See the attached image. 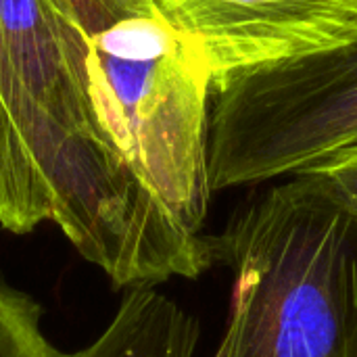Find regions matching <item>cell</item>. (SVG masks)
Here are the masks:
<instances>
[{
  "instance_id": "obj_1",
  "label": "cell",
  "mask_w": 357,
  "mask_h": 357,
  "mask_svg": "<svg viewBox=\"0 0 357 357\" xmlns=\"http://www.w3.org/2000/svg\"><path fill=\"white\" fill-rule=\"evenodd\" d=\"M209 247L232 272L213 357H357V207L318 174L249 199Z\"/></svg>"
},
{
  "instance_id": "obj_2",
  "label": "cell",
  "mask_w": 357,
  "mask_h": 357,
  "mask_svg": "<svg viewBox=\"0 0 357 357\" xmlns=\"http://www.w3.org/2000/svg\"><path fill=\"white\" fill-rule=\"evenodd\" d=\"M84 54L86 90L111 149L190 232L209 199L215 79L155 0H56Z\"/></svg>"
},
{
  "instance_id": "obj_3",
  "label": "cell",
  "mask_w": 357,
  "mask_h": 357,
  "mask_svg": "<svg viewBox=\"0 0 357 357\" xmlns=\"http://www.w3.org/2000/svg\"><path fill=\"white\" fill-rule=\"evenodd\" d=\"M357 146V38L213 88L211 192L305 174Z\"/></svg>"
},
{
  "instance_id": "obj_4",
  "label": "cell",
  "mask_w": 357,
  "mask_h": 357,
  "mask_svg": "<svg viewBox=\"0 0 357 357\" xmlns=\"http://www.w3.org/2000/svg\"><path fill=\"white\" fill-rule=\"evenodd\" d=\"M205 56L215 84L357 38V0H155Z\"/></svg>"
},
{
  "instance_id": "obj_5",
  "label": "cell",
  "mask_w": 357,
  "mask_h": 357,
  "mask_svg": "<svg viewBox=\"0 0 357 357\" xmlns=\"http://www.w3.org/2000/svg\"><path fill=\"white\" fill-rule=\"evenodd\" d=\"M197 343L195 316L155 287H134L90 345L59 357H195Z\"/></svg>"
},
{
  "instance_id": "obj_6",
  "label": "cell",
  "mask_w": 357,
  "mask_h": 357,
  "mask_svg": "<svg viewBox=\"0 0 357 357\" xmlns=\"http://www.w3.org/2000/svg\"><path fill=\"white\" fill-rule=\"evenodd\" d=\"M40 126L15 73L0 25V228L27 234Z\"/></svg>"
},
{
  "instance_id": "obj_7",
  "label": "cell",
  "mask_w": 357,
  "mask_h": 357,
  "mask_svg": "<svg viewBox=\"0 0 357 357\" xmlns=\"http://www.w3.org/2000/svg\"><path fill=\"white\" fill-rule=\"evenodd\" d=\"M0 357H59L42 333V307L0 280Z\"/></svg>"
},
{
  "instance_id": "obj_8",
  "label": "cell",
  "mask_w": 357,
  "mask_h": 357,
  "mask_svg": "<svg viewBox=\"0 0 357 357\" xmlns=\"http://www.w3.org/2000/svg\"><path fill=\"white\" fill-rule=\"evenodd\" d=\"M326 180L339 195H343L351 205L357 207V146L328 159L326 163L310 169Z\"/></svg>"
}]
</instances>
